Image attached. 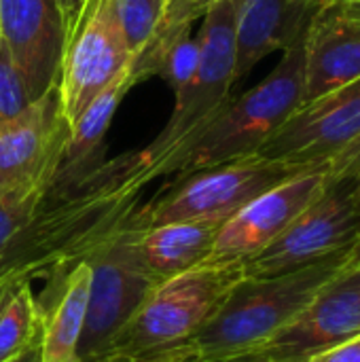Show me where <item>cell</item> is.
Masks as SVG:
<instances>
[{
    "label": "cell",
    "mask_w": 360,
    "mask_h": 362,
    "mask_svg": "<svg viewBox=\"0 0 360 362\" xmlns=\"http://www.w3.org/2000/svg\"><path fill=\"white\" fill-rule=\"evenodd\" d=\"M151 180L153 168L132 151L70 187L0 197V284L51 276L85 259L134 212Z\"/></svg>",
    "instance_id": "cell-1"
},
{
    "label": "cell",
    "mask_w": 360,
    "mask_h": 362,
    "mask_svg": "<svg viewBox=\"0 0 360 362\" xmlns=\"http://www.w3.org/2000/svg\"><path fill=\"white\" fill-rule=\"evenodd\" d=\"M306 30L308 25L282 49L280 62L257 87L229 98L208 123L193 132L159 165V176L180 180L206 168L259 153L306 100Z\"/></svg>",
    "instance_id": "cell-2"
},
{
    "label": "cell",
    "mask_w": 360,
    "mask_h": 362,
    "mask_svg": "<svg viewBox=\"0 0 360 362\" xmlns=\"http://www.w3.org/2000/svg\"><path fill=\"white\" fill-rule=\"evenodd\" d=\"M350 250L282 276H244L231 288L214 318L193 339V362L242 361L255 354L348 263Z\"/></svg>",
    "instance_id": "cell-3"
},
{
    "label": "cell",
    "mask_w": 360,
    "mask_h": 362,
    "mask_svg": "<svg viewBox=\"0 0 360 362\" xmlns=\"http://www.w3.org/2000/svg\"><path fill=\"white\" fill-rule=\"evenodd\" d=\"M244 276V265L204 263L159 282L102 362H146L191 348Z\"/></svg>",
    "instance_id": "cell-4"
},
{
    "label": "cell",
    "mask_w": 360,
    "mask_h": 362,
    "mask_svg": "<svg viewBox=\"0 0 360 362\" xmlns=\"http://www.w3.org/2000/svg\"><path fill=\"white\" fill-rule=\"evenodd\" d=\"M318 165L329 163H293L259 153L246 155L168 182V189L159 197L136 206L129 221L136 227H155L176 221L225 223L261 193Z\"/></svg>",
    "instance_id": "cell-5"
},
{
    "label": "cell",
    "mask_w": 360,
    "mask_h": 362,
    "mask_svg": "<svg viewBox=\"0 0 360 362\" xmlns=\"http://www.w3.org/2000/svg\"><path fill=\"white\" fill-rule=\"evenodd\" d=\"M129 216L85 255L91 267V286L79 344L81 362L104 361L121 329L159 284L138 255Z\"/></svg>",
    "instance_id": "cell-6"
},
{
    "label": "cell",
    "mask_w": 360,
    "mask_h": 362,
    "mask_svg": "<svg viewBox=\"0 0 360 362\" xmlns=\"http://www.w3.org/2000/svg\"><path fill=\"white\" fill-rule=\"evenodd\" d=\"M197 40L199 64L193 81L174 93V110L159 136L138 151L157 178L159 165L231 98L236 85V0H219L204 15Z\"/></svg>",
    "instance_id": "cell-7"
},
{
    "label": "cell",
    "mask_w": 360,
    "mask_h": 362,
    "mask_svg": "<svg viewBox=\"0 0 360 362\" xmlns=\"http://www.w3.org/2000/svg\"><path fill=\"white\" fill-rule=\"evenodd\" d=\"M360 240L356 178L329 180L325 191L263 252L244 265L248 278H272L303 269Z\"/></svg>",
    "instance_id": "cell-8"
},
{
    "label": "cell",
    "mask_w": 360,
    "mask_h": 362,
    "mask_svg": "<svg viewBox=\"0 0 360 362\" xmlns=\"http://www.w3.org/2000/svg\"><path fill=\"white\" fill-rule=\"evenodd\" d=\"M129 64L132 55L110 0H85L79 19L66 32L57 76L59 110L68 125Z\"/></svg>",
    "instance_id": "cell-9"
},
{
    "label": "cell",
    "mask_w": 360,
    "mask_h": 362,
    "mask_svg": "<svg viewBox=\"0 0 360 362\" xmlns=\"http://www.w3.org/2000/svg\"><path fill=\"white\" fill-rule=\"evenodd\" d=\"M68 132L57 85L15 119L0 121V197L47 193L53 187Z\"/></svg>",
    "instance_id": "cell-10"
},
{
    "label": "cell",
    "mask_w": 360,
    "mask_h": 362,
    "mask_svg": "<svg viewBox=\"0 0 360 362\" xmlns=\"http://www.w3.org/2000/svg\"><path fill=\"white\" fill-rule=\"evenodd\" d=\"M360 335V265L346 263L263 348L242 361L310 362Z\"/></svg>",
    "instance_id": "cell-11"
},
{
    "label": "cell",
    "mask_w": 360,
    "mask_h": 362,
    "mask_svg": "<svg viewBox=\"0 0 360 362\" xmlns=\"http://www.w3.org/2000/svg\"><path fill=\"white\" fill-rule=\"evenodd\" d=\"M329 180V165H318L248 202L221 225L208 263L246 265L291 227Z\"/></svg>",
    "instance_id": "cell-12"
},
{
    "label": "cell",
    "mask_w": 360,
    "mask_h": 362,
    "mask_svg": "<svg viewBox=\"0 0 360 362\" xmlns=\"http://www.w3.org/2000/svg\"><path fill=\"white\" fill-rule=\"evenodd\" d=\"M360 136V76L301 104L259 155L293 163H331Z\"/></svg>",
    "instance_id": "cell-13"
},
{
    "label": "cell",
    "mask_w": 360,
    "mask_h": 362,
    "mask_svg": "<svg viewBox=\"0 0 360 362\" xmlns=\"http://www.w3.org/2000/svg\"><path fill=\"white\" fill-rule=\"evenodd\" d=\"M0 38L32 102L57 85L64 53V19L57 0H0Z\"/></svg>",
    "instance_id": "cell-14"
},
{
    "label": "cell",
    "mask_w": 360,
    "mask_h": 362,
    "mask_svg": "<svg viewBox=\"0 0 360 362\" xmlns=\"http://www.w3.org/2000/svg\"><path fill=\"white\" fill-rule=\"evenodd\" d=\"M360 76V15L316 4L306 30V102Z\"/></svg>",
    "instance_id": "cell-15"
},
{
    "label": "cell",
    "mask_w": 360,
    "mask_h": 362,
    "mask_svg": "<svg viewBox=\"0 0 360 362\" xmlns=\"http://www.w3.org/2000/svg\"><path fill=\"white\" fill-rule=\"evenodd\" d=\"M312 0H236V83L308 25Z\"/></svg>",
    "instance_id": "cell-16"
},
{
    "label": "cell",
    "mask_w": 360,
    "mask_h": 362,
    "mask_svg": "<svg viewBox=\"0 0 360 362\" xmlns=\"http://www.w3.org/2000/svg\"><path fill=\"white\" fill-rule=\"evenodd\" d=\"M53 293L47 291L40 305V362H81L79 344L85 329L91 267L85 259L51 276Z\"/></svg>",
    "instance_id": "cell-17"
},
{
    "label": "cell",
    "mask_w": 360,
    "mask_h": 362,
    "mask_svg": "<svg viewBox=\"0 0 360 362\" xmlns=\"http://www.w3.org/2000/svg\"><path fill=\"white\" fill-rule=\"evenodd\" d=\"M138 85L132 64L110 81L91 102L89 106L74 119L70 132L66 136L59 163L55 170L53 187H70L102 165L104 159V136L112 123V117L125 98V93Z\"/></svg>",
    "instance_id": "cell-18"
},
{
    "label": "cell",
    "mask_w": 360,
    "mask_h": 362,
    "mask_svg": "<svg viewBox=\"0 0 360 362\" xmlns=\"http://www.w3.org/2000/svg\"><path fill=\"white\" fill-rule=\"evenodd\" d=\"M221 225V221H176L155 227L134 225L136 248L151 276L163 282L208 263Z\"/></svg>",
    "instance_id": "cell-19"
},
{
    "label": "cell",
    "mask_w": 360,
    "mask_h": 362,
    "mask_svg": "<svg viewBox=\"0 0 360 362\" xmlns=\"http://www.w3.org/2000/svg\"><path fill=\"white\" fill-rule=\"evenodd\" d=\"M40 344V305L32 280H15L0 299V362H8Z\"/></svg>",
    "instance_id": "cell-20"
},
{
    "label": "cell",
    "mask_w": 360,
    "mask_h": 362,
    "mask_svg": "<svg viewBox=\"0 0 360 362\" xmlns=\"http://www.w3.org/2000/svg\"><path fill=\"white\" fill-rule=\"evenodd\" d=\"M110 6L134 59L159 30L166 13V0H110Z\"/></svg>",
    "instance_id": "cell-21"
},
{
    "label": "cell",
    "mask_w": 360,
    "mask_h": 362,
    "mask_svg": "<svg viewBox=\"0 0 360 362\" xmlns=\"http://www.w3.org/2000/svg\"><path fill=\"white\" fill-rule=\"evenodd\" d=\"M32 104L25 81L0 38V121L15 119Z\"/></svg>",
    "instance_id": "cell-22"
},
{
    "label": "cell",
    "mask_w": 360,
    "mask_h": 362,
    "mask_svg": "<svg viewBox=\"0 0 360 362\" xmlns=\"http://www.w3.org/2000/svg\"><path fill=\"white\" fill-rule=\"evenodd\" d=\"M219 0H166L163 21L174 25H191L204 17Z\"/></svg>",
    "instance_id": "cell-23"
},
{
    "label": "cell",
    "mask_w": 360,
    "mask_h": 362,
    "mask_svg": "<svg viewBox=\"0 0 360 362\" xmlns=\"http://www.w3.org/2000/svg\"><path fill=\"white\" fill-rule=\"evenodd\" d=\"M360 172V136L352 140L337 157L331 159L329 163V174L331 180L335 178H354Z\"/></svg>",
    "instance_id": "cell-24"
},
{
    "label": "cell",
    "mask_w": 360,
    "mask_h": 362,
    "mask_svg": "<svg viewBox=\"0 0 360 362\" xmlns=\"http://www.w3.org/2000/svg\"><path fill=\"white\" fill-rule=\"evenodd\" d=\"M310 362H360V335L314 356Z\"/></svg>",
    "instance_id": "cell-25"
},
{
    "label": "cell",
    "mask_w": 360,
    "mask_h": 362,
    "mask_svg": "<svg viewBox=\"0 0 360 362\" xmlns=\"http://www.w3.org/2000/svg\"><path fill=\"white\" fill-rule=\"evenodd\" d=\"M83 4H85V0H57L59 13H62V19H64V38H66V32L79 19V15L83 11Z\"/></svg>",
    "instance_id": "cell-26"
},
{
    "label": "cell",
    "mask_w": 360,
    "mask_h": 362,
    "mask_svg": "<svg viewBox=\"0 0 360 362\" xmlns=\"http://www.w3.org/2000/svg\"><path fill=\"white\" fill-rule=\"evenodd\" d=\"M146 362H193V350L191 348H185V350H176V352H170L166 356H159L155 361Z\"/></svg>",
    "instance_id": "cell-27"
},
{
    "label": "cell",
    "mask_w": 360,
    "mask_h": 362,
    "mask_svg": "<svg viewBox=\"0 0 360 362\" xmlns=\"http://www.w3.org/2000/svg\"><path fill=\"white\" fill-rule=\"evenodd\" d=\"M316 4H335V6H342L346 11L360 15V0H316Z\"/></svg>",
    "instance_id": "cell-28"
},
{
    "label": "cell",
    "mask_w": 360,
    "mask_h": 362,
    "mask_svg": "<svg viewBox=\"0 0 360 362\" xmlns=\"http://www.w3.org/2000/svg\"><path fill=\"white\" fill-rule=\"evenodd\" d=\"M8 362H40V344H36L34 348H30L28 352H23L21 356Z\"/></svg>",
    "instance_id": "cell-29"
},
{
    "label": "cell",
    "mask_w": 360,
    "mask_h": 362,
    "mask_svg": "<svg viewBox=\"0 0 360 362\" xmlns=\"http://www.w3.org/2000/svg\"><path fill=\"white\" fill-rule=\"evenodd\" d=\"M348 263H350V265H360V240L354 244V246H352Z\"/></svg>",
    "instance_id": "cell-30"
},
{
    "label": "cell",
    "mask_w": 360,
    "mask_h": 362,
    "mask_svg": "<svg viewBox=\"0 0 360 362\" xmlns=\"http://www.w3.org/2000/svg\"><path fill=\"white\" fill-rule=\"evenodd\" d=\"M8 284H11V282H8ZM8 284H0V299L4 297V291H6V286H8Z\"/></svg>",
    "instance_id": "cell-31"
},
{
    "label": "cell",
    "mask_w": 360,
    "mask_h": 362,
    "mask_svg": "<svg viewBox=\"0 0 360 362\" xmlns=\"http://www.w3.org/2000/svg\"><path fill=\"white\" fill-rule=\"evenodd\" d=\"M356 178V191H359V199H360V172L354 176Z\"/></svg>",
    "instance_id": "cell-32"
},
{
    "label": "cell",
    "mask_w": 360,
    "mask_h": 362,
    "mask_svg": "<svg viewBox=\"0 0 360 362\" xmlns=\"http://www.w3.org/2000/svg\"><path fill=\"white\" fill-rule=\"evenodd\" d=\"M227 362H265V361H227Z\"/></svg>",
    "instance_id": "cell-33"
},
{
    "label": "cell",
    "mask_w": 360,
    "mask_h": 362,
    "mask_svg": "<svg viewBox=\"0 0 360 362\" xmlns=\"http://www.w3.org/2000/svg\"><path fill=\"white\" fill-rule=\"evenodd\" d=\"M312 4H314V6H316V0H312Z\"/></svg>",
    "instance_id": "cell-34"
}]
</instances>
